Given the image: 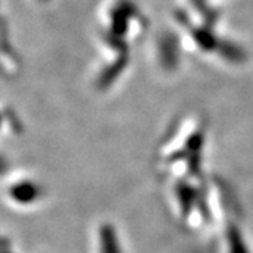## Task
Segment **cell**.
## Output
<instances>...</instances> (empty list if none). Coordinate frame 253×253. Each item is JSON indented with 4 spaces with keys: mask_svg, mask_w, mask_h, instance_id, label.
I'll use <instances>...</instances> for the list:
<instances>
[{
    "mask_svg": "<svg viewBox=\"0 0 253 253\" xmlns=\"http://www.w3.org/2000/svg\"><path fill=\"white\" fill-rule=\"evenodd\" d=\"M100 246L101 253H121L116 228L110 224H104L100 228Z\"/></svg>",
    "mask_w": 253,
    "mask_h": 253,
    "instance_id": "obj_1",
    "label": "cell"
},
{
    "mask_svg": "<svg viewBox=\"0 0 253 253\" xmlns=\"http://www.w3.org/2000/svg\"><path fill=\"white\" fill-rule=\"evenodd\" d=\"M226 239H228V246H229V253H249L245 241L239 229L235 226H229L228 234H226Z\"/></svg>",
    "mask_w": 253,
    "mask_h": 253,
    "instance_id": "obj_2",
    "label": "cell"
},
{
    "mask_svg": "<svg viewBox=\"0 0 253 253\" xmlns=\"http://www.w3.org/2000/svg\"><path fill=\"white\" fill-rule=\"evenodd\" d=\"M177 194H179V201L181 203V207L184 211H187V208L193 206L194 203V193L193 190L187 187V186H180L177 190Z\"/></svg>",
    "mask_w": 253,
    "mask_h": 253,
    "instance_id": "obj_3",
    "label": "cell"
}]
</instances>
